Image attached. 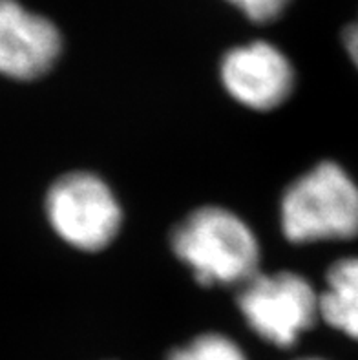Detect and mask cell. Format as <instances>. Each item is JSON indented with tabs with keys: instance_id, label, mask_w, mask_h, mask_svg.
I'll list each match as a JSON object with an SVG mask.
<instances>
[{
	"instance_id": "cell-1",
	"label": "cell",
	"mask_w": 358,
	"mask_h": 360,
	"mask_svg": "<svg viewBox=\"0 0 358 360\" xmlns=\"http://www.w3.org/2000/svg\"><path fill=\"white\" fill-rule=\"evenodd\" d=\"M176 256L205 285H243L258 273V240L243 219L223 207L196 209L170 236Z\"/></svg>"
},
{
	"instance_id": "cell-2",
	"label": "cell",
	"mask_w": 358,
	"mask_h": 360,
	"mask_svg": "<svg viewBox=\"0 0 358 360\" xmlns=\"http://www.w3.org/2000/svg\"><path fill=\"white\" fill-rule=\"evenodd\" d=\"M281 229L289 242L358 236V185L335 161H322L287 187Z\"/></svg>"
},
{
	"instance_id": "cell-3",
	"label": "cell",
	"mask_w": 358,
	"mask_h": 360,
	"mask_svg": "<svg viewBox=\"0 0 358 360\" xmlns=\"http://www.w3.org/2000/svg\"><path fill=\"white\" fill-rule=\"evenodd\" d=\"M238 309L260 338L286 349L314 326L320 316V295L302 274L256 273L241 285Z\"/></svg>"
},
{
	"instance_id": "cell-4",
	"label": "cell",
	"mask_w": 358,
	"mask_h": 360,
	"mask_svg": "<svg viewBox=\"0 0 358 360\" xmlns=\"http://www.w3.org/2000/svg\"><path fill=\"white\" fill-rule=\"evenodd\" d=\"M46 212L64 242L90 252L114 242L122 221L121 207L112 188L91 172L60 176L48 191Z\"/></svg>"
},
{
	"instance_id": "cell-5",
	"label": "cell",
	"mask_w": 358,
	"mask_h": 360,
	"mask_svg": "<svg viewBox=\"0 0 358 360\" xmlns=\"http://www.w3.org/2000/svg\"><path fill=\"white\" fill-rule=\"evenodd\" d=\"M219 75L231 97L247 108L267 112L283 105L295 90V68L267 41H254L223 55Z\"/></svg>"
},
{
	"instance_id": "cell-6",
	"label": "cell",
	"mask_w": 358,
	"mask_h": 360,
	"mask_svg": "<svg viewBox=\"0 0 358 360\" xmlns=\"http://www.w3.org/2000/svg\"><path fill=\"white\" fill-rule=\"evenodd\" d=\"M63 37L50 18L33 13L18 0H0V73L33 81L53 68Z\"/></svg>"
},
{
	"instance_id": "cell-7",
	"label": "cell",
	"mask_w": 358,
	"mask_h": 360,
	"mask_svg": "<svg viewBox=\"0 0 358 360\" xmlns=\"http://www.w3.org/2000/svg\"><path fill=\"white\" fill-rule=\"evenodd\" d=\"M320 316L336 331L358 340V258H342L329 267L320 295Z\"/></svg>"
},
{
	"instance_id": "cell-8",
	"label": "cell",
	"mask_w": 358,
	"mask_h": 360,
	"mask_svg": "<svg viewBox=\"0 0 358 360\" xmlns=\"http://www.w3.org/2000/svg\"><path fill=\"white\" fill-rule=\"evenodd\" d=\"M167 360H249L231 337L222 333H203L191 342L176 347Z\"/></svg>"
},
{
	"instance_id": "cell-9",
	"label": "cell",
	"mask_w": 358,
	"mask_h": 360,
	"mask_svg": "<svg viewBox=\"0 0 358 360\" xmlns=\"http://www.w3.org/2000/svg\"><path fill=\"white\" fill-rule=\"evenodd\" d=\"M254 22H271L280 17L290 0H227Z\"/></svg>"
},
{
	"instance_id": "cell-10",
	"label": "cell",
	"mask_w": 358,
	"mask_h": 360,
	"mask_svg": "<svg viewBox=\"0 0 358 360\" xmlns=\"http://www.w3.org/2000/svg\"><path fill=\"white\" fill-rule=\"evenodd\" d=\"M344 48L358 68V18L344 30Z\"/></svg>"
},
{
	"instance_id": "cell-11",
	"label": "cell",
	"mask_w": 358,
	"mask_h": 360,
	"mask_svg": "<svg viewBox=\"0 0 358 360\" xmlns=\"http://www.w3.org/2000/svg\"><path fill=\"white\" fill-rule=\"evenodd\" d=\"M298 360H324V359H317V356H307V359H298Z\"/></svg>"
}]
</instances>
